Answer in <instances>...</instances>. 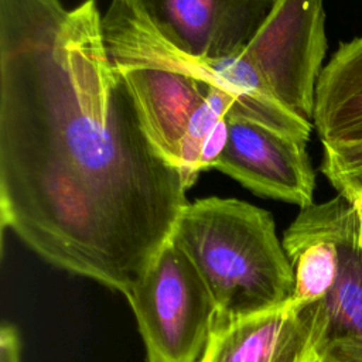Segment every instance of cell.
<instances>
[{
    "mask_svg": "<svg viewBox=\"0 0 362 362\" xmlns=\"http://www.w3.org/2000/svg\"><path fill=\"white\" fill-rule=\"evenodd\" d=\"M96 0H0V215L45 262L129 296L191 182L153 146Z\"/></svg>",
    "mask_w": 362,
    "mask_h": 362,
    "instance_id": "6da1fadb",
    "label": "cell"
},
{
    "mask_svg": "<svg viewBox=\"0 0 362 362\" xmlns=\"http://www.w3.org/2000/svg\"><path fill=\"white\" fill-rule=\"evenodd\" d=\"M170 239L205 281L215 322L267 311L293 296L290 260L263 208L235 198H201L182 209Z\"/></svg>",
    "mask_w": 362,
    "mask_h": 362,
    "instance_id": "7a4b0ae2",
    "label": "cell"
},
{
    "mask_svg": "<svg viewBox=\"0 0 362 362\" xmlns=\"http://www.w3.org/2000/svg\"><path fill=\"white\" fill-rule=\"evenodd\" d=\"M112 64L153 146L194 185L201 171L214 168L225 147L229 117L236 116L235 102L221 89L180 71L150 64Z\"/></svg>",
    "mask_w": 362,
    "mask_h": 362,
    "instance_id": "3957f363",
    "label": "cell"
},
{
    "mask_svg": "<svg viewBox=\"0 0 362 362\" xmlns=\"http://www.w3.org/2000/svg\"><path fill=\"white\" fill-rule=\"evenodd\" d=\"M102 28L112 61L150 64L205 81L235 102V117L257 122L291 139L308 141L313 123L276 99L246 55L204 58L185 54L167 42L130 0H112L102 17Z\"/></svg>",
    "mask_w": 362,
    "mask_h": 362,
    "instance_id": "277c9868",
    "label": "cell"
},
{
    "mask_svg": "<svg viewBox=\"0 0 362 362\" xmlns=\"http://www.w3.org/2000/svg\"><path fill=\"white\" fill-rule=\"evenodd\" d=\"M126 298L147 362H199L216 307L197 267L171 239Z\"/></svg>",
    "mask_w": 362,
    "mask_h": 362,
    "instance_id": "5b68a950",
    "label": "cell"
},
{
    "mask_svg": "<svg viewBox=\"0 0 362 362\" xmlns=\"http://www.w3.org/2000/svg\"><path fill=\"white\" fill-rule=\"evenodd\" d=\"M327 47L324 0H276L242 54L281 105L313 123Z\"/></svg>",
    "mask_w": 362,
    "mask_h": 362,
    "instance_id": "8992f818",
    "label": "cell"
},
{
    "mask_svg": "<svg viewBox=\"0 0 362 362\" xmlns=\"http://www.w3.org/2000/svg\"><path fill=\"white\" fill-rule=\"evenodd\" d=\"M305 144L262 123L229 117L228 139L214 168L256 195L304 208L314 202L315 188Z\"/></svg>",
    "mask_w": 362,
    "mask_h": 362,
    "instance_id": "52a82bcc",
    "label": "cell"
},
{
    "mask_svg": "<svg viewBox=\"0 0 362 362\" xmlns=\"http://www.w3.org/2000/svg\"><path fill=\"white\" fill-rule=\"evenodd\" d=\"M173 47L204 58L243 52L276 0H130Z\"/></svg>",
    "mask_w": 362,
    "mask_h": 362,
    "instance_id": "ba28073f",
    "label": "cell"
},
{
    "mask_svg": "<svg viewBox=\"0 0 362 362\" xmlns=\"http://www.w3.org/2000/svg\"><path fill=\"white\" fill-rule=\"evenodd\" d=\"M317 303L279 307L214 322L199 362H314Z\"/></svg>",
    "mask_w": 362,
    "mask_h": 362,
    "instance_id": "9c48e42d",
    "label": "cell"
},
{
    "mask_svg": "<svg viewBox=\"0 0 362 362\" xmlns=\"http://www.w3.org/2000/svg\"><path fill=\"white\" fill-rule=\"evenodd\" d=\"M362 222L345 201L338 223L339 272L317 303L315 349L328 362H362Z\"/></svg>",
    "mask_w": 362,
    "mask_h": 362,
    "instance_id": "30bf717a",
    "label": "cell"
},
{
    "mask_svg": "<svg viewBox=\"0 0 362 362\" xmlns=\"http://www.w3.org/2000/svg\"><path fill=\"white\" fill-rule=\"evenodd\" d=\"M313 126L321 143L362 139V35L339 42L324 65Z\"/></svg>",
    "mask_w": 362,
    "mask_h": 362,
    "instance_id": "8fae6325",
    "label": "cell"
},
{
    "mask_svg": "<svg viewBox=\"0 0 362 362\" xmlns=\"http://www.w3.org/2000/svg\"><path fill=\"white\" fill-rule=\"evenodd\" d=\"M322 144L320 171L348 201L362 192V139Z\"/></svg>",
    "mask_w": 362,
    "mask_h": 362,
    "instance_id": "7c38bea8",
    "label": "cell"
},
{
    "mask_svg": "<svg viewBox=\"0 0 362 362\" xmlns=\"http://www.w3.org/2000/svg\"><path fill=\"white\" fill-rule=\"evenodd\" d=\"M21 341L14 325L3 324L0 329V362H20Z\"/></svg>",
    "mask_w": 362,
    "mask_h": 362,
    "instance_id": "4fadbf2b",
    "label": "cell"
},
{
    "mask_svg": "<svg viewBox=\"0 0 362 362\" xmlns=\"http://www.w3.org/2000/svg\"><path fill=\"white\" fill-rule=\"evenodd\" d=\"M351 204H352V206H354V209H355V212H356L359 221L362 222V192L356 194V195L352 198Z\"/></svg>",
    "mask_w": 362,
    "mask_h": 362,
    "instance_id": "5bb4252c",
    "label": "cell"
},
{
    "mask_svg": "<svg viewBox=\"0 0 362 362\" xmlns=\"http://www.w3.org/2000/svg\"><path fill=\"white\" fill-rule=\"evenodd\" d=\"M314 362H328V361H325V359H321V358H317Z\"/></svg>",
    "mask_w": 362,
    "mask_h": 362,
    "instance_id": "9a60e30c",
    "label": "cell"
},
{
    "mask_svg": "<svg viewBox=\"0 0 362 362\" xmlns=\"http://www.w3.org/2000/svg\"><path fill=\"white\" fill-rule=\"evenodd\" d=\"M361 242H362V233H361Z\"/></svg>",
    "mask_w": 362,
    "mask_h": 362,
    "instance_id": "2e32d148",
    "label": "cell"
}]
</instances>
